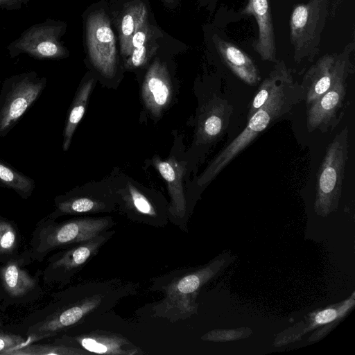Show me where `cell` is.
I'll return each mask as SVG.
<instances>
[{
  "label": "cell",
  "instance_id": "obj_1",
  "mask_svg": "<svg viewBox=\"0 0 355 355\" xmlns=\"http://www.w3.org/2000/svg\"><path fill=\"white\" fill-rule=\"evenodd\" d=\"M302 86L293 79L288 69L267 101L248 119L244 130L225 146L208 164L197 180L202 187L212 181L239 154L271 123L288 114L304 101Z\"/></svg>",
  "mask_w": 355,
  "mask_h": 355
},
{
  "label": "cell",
  "instance_id": "obj_2",
  "mask_svg": "<svg viewBox=\"0 0 355 355\" xmlns=\"http://www.w3.org/2000/svg\"><path fill=\"white\" fill-rule=\"evenodd\" d=\"M229 261L227 256L219 257L202 267L173 272L170 279L157 288L164 292V297L153 306V316L176 322L196 314L198 291Z\"/></svg>",
  "mask_w": 355,
  "mask_h": 355
},
{
  "label": "cell",
  "instance_id": "obj_3",
  "mask_svg": "<svg viewBox=\"0 0 355 355\" xmlns=\"http://www.w3.org/2000/svg\"><path fill=\"white\" fill-rule=\"evenodd\" d=\"M349 130L343 128L326 148L316 180L314 210L326 217L337 209L348 159Z\"/></svg>",
  "mask_w": 355,
  "mask_h": 355
},
{
  "label": "cell",
  "instance_id": "obj_4",
  "mask_svg": "<svg viewBox=\"0 0 355 355\" xmlns=\"http://www.w3.org/2000/svg\"><path fill=\"white\" fill-rule=\"evenodd\" d=\"M328 16V0H309L293 6L289 21L290 41L296 63L313 61L319 53Z\"/></svg>",
  "mask_w": 355,
  "mask_h": 355
},
{
  "label": "cell",
  "instance_id": "obj_5",
  "mask_svg": "<svg viewBox=\"0 0 355 355\" xmlns=\"http://www.w3.org/2000/svg\"><path fill=\"white\" fill-rule=\"evenodd\" d=\"M66 29L65 22L50 18L33 24L6 46L8 54L10 58L27 54L37 60L66 58L69 51L61 42Z\"/></svg>",
  "mask_w": 355,
  "mask_h": 355
},
{
  "label": "cell",
  "instance_id": "obj_6",
  "mask_svg": "<svg viewBox=\"0 0 355 355\" xmlns=\"http://www.w3.org/2000/svg\"><path fill=\"white\" fill-rule=\"evenodd\" d=\"M354 50V43L352 42L341 52L326 53L311 66L300 85L306 107L324 94L340 77L354 72L351 60Z\"/></svg>",
  "mask_w": 355,
  "mask_h": 355
},
{
  "label": "cell",
  "instance_id": "obj_7",
  "mask_svg": "<svg viewBox=\"0 0 355 355\" xmlns=\"http://www.w3.org/2000/svg\"><path fill=\"white\" fill-rule=\"evenodd\" d=\"M86 40L90 60L104 76L112 78L116 68V46L110 21L103 12L88 17Z\"/></svg>",
  "mask_w": 355,
  "mask_h": 355
},
{
  "label": "cell",
  "instance_id": "obj_8",
  "mask_svg": "<svg viewBox=\"0 0 355 355\" xmlns=\"http://www.w3.org/2000/svg\"><path fill=\"white\" fill-rule=\"evenodd\" d=\"M45 83V78H38L35 72L14 78L0 111V132L8 130L20 119L39 96Z\"/></svg>",
  "mask_w": 355,
  "mask_h": 355
},
{
  "label": "cell",
  "instance_id": "obj_9",
  "mask_svg": "<svg viewBox=\"0 0 355 355\" xmlns=\"http://www.w3.org/2000/svg\"><path fill=\"white\" fill-rule=\"evenodd\" d=\"M354 293L352 296L339 304L331 305L328 307L318 310L304 317L301 321L293 327H290L280 333L275 338V346H281L296 341L303 335L314 329L326 325L310 337L309 341L316 340L327 333L334 326L345 316L354 305Z\"/></svg>",
  "mask_w": 355,
  "mask_h": 355
},
{
  "label": "cell",
  "instance_id": "obj_10",
  "mask_svg": "<svg viewBox=\"0 0 355 355\" xmlns=\"http://www.w3.org/2000/svg\"><path fill=\"white\" fill-rule=\"evenodd\" d=\"M349 75L340 77L324 94L306 107V128L309 132L317 130L326 132L337 125L338 113L344 106Z\"/></svg>",
  "mask_w": 355,
  "mask_h": 355
},
{
  "label": "cell",
  "instance_id": "obj_11",
  "mask_svg": "<svg viewBox=\"0 0 355 355\" xmlns=\"http://www.w3.org/2000/svg\"><path fill=\"white\" fill-rule=\"evenodd\" d=\"M104 290V289H103ZM89 294L72 305L49 318L39 326L33 328V334L50 336L83 321L92 313L102 311L105 306L110 305L108 290Z\"/></svg>",
  "mask_w": 355,
  "mask_h": 355
},
{
  "label": "cell",
  "instance_id": "obj_12",
  "mask_svg": "<svg viewBox=\"0 0 355 355\" xmlns=\"http://www.w3.org/2000/svg\"><path fill=\"white\" fill-rule=\"evenodd\" d=\"M115 225L111 217L79 218L54 227L47 234L46 244L51 248L89 240Z\"/></svg>",
  "mask_w": 355,
  "mask_h": 355
},
{
  "label": "cell",
  "instance_id": "obj_13",
  "mask_svg": "<svg viewBox=\"0 0 355 355\" xmlns=\"http://www.w3.org/2000/svg\"><path fill=\"white\" fill-rule=\"evenodd\" d=\"M153 164L167 184L171 197L168 218L179 228L187 231V204L182 187L184 165L174 158L162 160L153 159Z\"/></svg>",
  "mask_w": 355,
  "mask_h": 355
},
{
  "label": "cell",
  "instance_id": "obj_14",
  "mask_svg": "<svg viewBox=\"0 0 355 355\" xmlns=\"http://www.w3.org/2000/svg\"><path fill=\"white\" fill-rule=\"evenodd\" d=\"M233 107L227 100L217 96L210 98L200 109L196 128V142L209 144L218 140L226 130Z\"/></svg>",
  "mask_w": 355,
  "mask_h": 355
},
{
  "label": "cell",
  "instance_id": "obj_15",
  "mask_svg": "<svg viewBox=\"0 0 355 355\" xmlns=\"http://www.w3.org/2000/svg\"><path fill=\"white\" fill-rule=\"evenodd\" d=\"M241 13L252 15L258 26V37L252 48L263 61L276 62L277 49L270 0H248Z\"/></svg>",
  "mask_w": 355,
  "mask_h": 355
},
{
  "label": "cell",
  "instance_id": "obj_16",
  "mask_svg": "<svg viewBox=\"0 0 355 355\" xmlns=\"http://www.w3.org/2000/svg\"><path fill=\"white\" fill-rule=\"evenodd\" d=\"M172 88L166 66L156 60L149 67L142 85V98L148 111L155 116L161 115L170 103Z\"/></svg>",
  "mask_w": 355,
  "mask_h": 355
},
{
  "label": "cell",
  "instance_id": "obj_17",
  "mask_svg": "<svg viewBox=\"0 0 355 355\" xmlns=\"http://www.w3.org/2000/svg\"><path fill=\"white\" fill-rule=\"evenodd\" d=\"M123 209L132 220L153 227H164L168 222V211L156 205L147 196L131 183H128L122 193Z\"/></svg>",
  "mask_w": 355,
  "mask_h": 355
},
{
  "label": "cell",
  "instance_id": "obj_18",
  "mask_svg": "<svg viewBox=\"0 0 355 355\" xmlns=\"http://www.w3.org/2000/svg\"><path fill=\"white\" fill-rule=\"evenodd\" d=\"M69 346L83 349L90 353L110 355H136L144 354L137 346L121 335L95 331L68 338Z\"/></svg>",
  "mask_w": 355,
  "mask_h": 355
},
{
  "label": "cell",
  "instance_id": "obj_19",
  "mask_svg": "<svg viewBox=\"0 0 355 355\" xmlns=\"http://www.w3.org/2000/svg\"><path fill=\"white\" fill-rule=\"evenodd\" d=\"M213 42L223 62L235 76L248 85L258 84L260 80L258 67L247 53L217 35H214Z\"/></svg>",
  "mask_w": 355,
  "mask_h": 355
},
{
  "label": "cell",
  "instance_id": "obj_20",
  "mask_svg": "<svg viewBox=\"0 0 355 355\" xmlns=\"http://www.w3.org/2000/svg\"><path fill=\"white\" fill-rule=\"evenodd\" d=\"M114 232V230H110L89 240L75 243L53 263V268L61 270L66 275L74 274L98 253Z\"/></svg>",
  "mask_w": 355,
  "mask_h": 355
},
{
  "label": "cell",
  "instance_id": "obj_21",
  "mask_svg": "<svg viewBox=\"0 0 355 355\" xmlns=\"http://www.w3.org/2000/svg\"><path fill=\"white\" fill-rule=\"evenodd\" d=\"M3 287L12 297H20L32 291L36 281L15 261H10L1 270Z\"/></svg>",
  "mask_w": 355,
  "mask_h": 355
},
{
  "label": "cell",
  "instance_id": "obj_22",
  "mask_svg": "<svg viewBox=\"0 0 355 355\" xmlns=\"http://www.w3.org/2000/svg\"><path fill=\"white\" fill-rule=\"evenodd\" d=\"M94 84V78L85 81L79 88L73 100L64 131L62 148L67 151L71 144L73 132L82 119Z\"/></svg>",
  "mask_w": 355,
  "mask_h": 355
},
{
  "label": "cell",
  "instance_id": "obj_23",
  "mask_svg": "<svg viewBox=\"0 0 355 355\" xmlns=\"http://www.w3.org/2000/svg\"><path fill=\"white\" fill-rule=\"evenodd\" d=\"M146 6L136 3L130 6L123 15L119 28L121 53L124 58L129 55L128 49L132 36L139 26L147 20Z\"/></svg>",
  "mask_w": 355,
  "mask_h": 355
},
{
  "label": "cell",
  "instance_id": "obj_24",
  "mask_svg": "<svg viewBox=\"0 0 355 355\" xmlns=\"http://www.w3.org/2000/svg\"><path fill=\"white\" fill-rule=\"evenodd\" d=\"M288 69L283 60H277L273 69L260 84L252 99L248 112V119L259 110L270 98Z\"/></svg>",
  "mask_w": 355,
  "mask_h": 355
},
{
  "label": "cell",
  "instance_id": "obj_25",
  "mask_svg": "<svg viewBox=\"0 0 355 355\" xmlns=\"http://www.w3.org/2000/svg\"><path fill=\"white\" fill-rule=\"evenodd\" d=\"M112 204L90 196L72 198L61 202L58 210L62 214H85L110 211Z\"/></svg>",
  "mask_w": 355,
  "mask_h": 355
},
{
  "label": "cell",
  "instance_id": "obj_26",
  "mask_svg": "<svg viewBox=\"0 0 355 355\" xmlns=\"http://www.w3.org/2000/svg\"><path fill=\"white\" fill-rule=\"evenodd\" d=\"M90 352L65 345H30L11 352V355H87Z\"/></svg>",
  "mask_w": 355,
  "mask_h": 355
},
{
  "label": "cell",
  "instance_id": "obj_27",
  "mask_svg": "<svg viewBox=\"0 0 355 355\" xmlns=\"http://www.w3.org/2000/svg\"><path fill=\"white\" fill-rule=\"evenodd\" d=\"M0 182L21 195H27L34 188V182L29 178L15 171L0 161Z\"/></svg>",
  "mask_w": 355,
  "mask_h": 355
},
{
  "label": "cell",
  "instance_id": "obj_28",
  "mask_svg": "<svg viewBox=\"0 0 355 355\" xmlns=\"http://www.w3.org/2000/svg\"><path fill=\"white\" fill-rule=\"evenodd\" d=\"M251 334L252 331L249 328L216 329L207 332L201 337V339L208 341H229L247 338Z\"/></svg>",
  "mask_w": 355,
  "mask_h": 355
},
{
  "label": "cell",
  "instance_id": "obj_29",
  "mask_svg": "<svg viewBox=\"0 0 355 355\" xmlns=\"http://www.w3.org/2000/svg\"><path fill=\"white\" fill-rule=\"evenodd\" d=\"M155 49L156 46L150 44V41L134 49L127 58L125 67L128 69H133L144 65Z\"/></svg>",
  "mask_w": 355,
  "mask_h": 355
},
{
  "label": "cell",
  "instance_id": "obj_30",
  "mask_svg": "<svg viewBox=\"0 0 355 355\" xmlns=\"http://www.w3.org/2000/svg\"><path fill=\"white\" fill-rule=\"evenodd\" d=\"M17 235L10 223L0 219V254L11 252L17 245Z\"/></svg>",
  "mask_w": 355,
  "mask_h": 355
},
{
  "label": "cell",
  "instance_id": "obj_31",
  "mask_svg": "<svg viewBox=\"0 0 355 355\" xmlns=\"http://www.w3.org/2000/svg\"><path fill=\"white\" fill-rule=\"evenodd\" d=\"M153 33L152 27L149 25L148 20L141 24L131 37L128 49L129 55L134 49L150 41Z\"/></svg>",
  "mask_w": 355,
  "mask_h": 355
},
{
  "label": "cell",
  "instance_id": "obj_32",
  "mask_svg": "<svg viewBox=\"0 0 355 355\" xmlns=\"http://www.w3.org/2000/svg\"><path fill=\"white\" fill-rule=\"evenodd\" d=\"M24 339L17 335L0 332V354H9L24 345Z\"/></svg>",
  "mask_w": 355,
  "mask_h": 355
},
{
  "label": "cell",
  "instance_id": "obj_33",
  "mask_svg": "<svg viewBox=\"0 0 355 355\" xmlns=\"http://www.w3.org/2000/svg\"><path fill=\"white\" fill-rule=\"evenodd\" d=\"M32 0H0V10H19Z\"/></svg>",
  "mask_w": 355,
  "mask_h": 355
},
{
  "label": "cell",
  "instance_id": "obj_34",
  "mask_svg": "<svg viewBox=\"0 0 355 355\" xmlns=\"http://www.w3.org/2000/svg\"><path fill=\"white\" fill-rule=\"evenodd\" d=\"M216 2H217V0H200V6H207L210 10H212L214 8Z\"/></svg>",
  "mask_w": 355,
  "mask_h": 355
},
{
  "label": "cell",
  "instance_id": "obj_35",
  "mask_svg": "<svg viewBox=\"0 0 355 355\" xmlns=\"http://www.w3.org/2000/svg\"><path fill=\"white\" fill-rule=\"evenodd\" d=\"M165 1H167V2H172V1H173L174 0H165Z\"/></svg>",
  "mask_w": 355,
  "mask_h": 355
}]
</instances>
